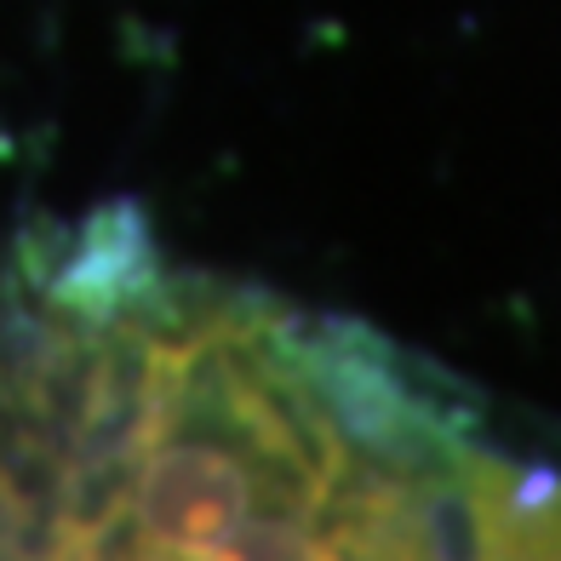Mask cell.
Returning a JSON list of instances; mask_svg holds the SVG:
<instances>
[{
    "label": "cell",
    "instance_id": "6da1fadb",
    "mask_svg": "<svg viewBox=\"0 0 561 561\" xmlns=\"http://www.w3.org/2000/svg\"><path fill=\"white\" fill-rule=\"evenodd\" d=\"M504 476L350 327L133 224L0 259V556L419 550L481 539Z\"/></svg>",
    "mask_w": 561,
    "mask_h": 561
}]
</instances>
